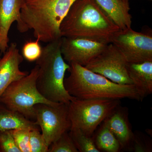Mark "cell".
<instances>
[{
    "label": "cell",
    "mask_w": 152,
    "mask_h": 152,
    "mask_svg": "<svg viewBox=\"0 0 152 152\" xmlns=\"http://www.w3.org/2000/svg\"><path fill=\"white\" fill-rule=\"evenodd\" d=\"M0 152H21L10 131H0Z\"/></svg>",
    "instance_id": "603a6c76"
},
{
    "label": "cell",
    "mask_w": 152,
    "mask_h": 152,
    "mask_svg": "<svg viewBox=\"0 0 152 152\" xmlns=\"http://www.w3.org/2000/svg\"><path fill=\"white\" fill-rule=\"evenodd\" d=\"M94 141L100 151L118 152L121 148L119 142L109 129L105 121Z\"/></svg>",
    "instance_id": "e0dca14e"
},
{
    "label": "cell",
    "mask_w": 152,
    "mask_h": 152,
    "mask_svg": "<svg viewBox=\"0 0 152 152\" xmlns=\"http://www.w3.org/2000/svg\"><path fill=\"white\" fill-rule=\"evenodd\" d=\"M61 43V38L42 48V55L36 61L39 68L37 87L48 100L69 104L75 97L69 94L64 85L65 75L70 65L63 58Z\"/></svg>",
    "instance_id": "277c9868"
},
{
    "label": "cell",
    "mask_w": 152,
    "mask_h": 152,
    "mask_svg": "<svg viewBox=\"0 0 152 152\" xmlns=\"http://www.w3.org/2000/svg\"><path fill=\"white\" fill-rule=\"evenodd\" d=\"M76 0H25L21 18L36 39L48 43L61 38L60 27Z\"/></svg>",
    "instance_id": "3957f363"
},
{
    "label": "cell",
    "mask_w": 152,
    "mask_h": 152,
    "mask_svg": "<svg viewBox=\"0 0 152 152\" xmlns=\"http://www.w3.org/2000/svg\"><path fill=\"white\" fill-rule=\"evenodd\" d=\"M61 37H82L106 44L120 29L96 0H76L60 27Z\"/></svg>",
    "instance_id": "6da1fadb"
},
{
    "label": "cell",
    "mask_w": 152,
    "mask_h": 152,
    "mask_svg": "<svg viewBox=\"0 0 152 152\" xmlns=\"http://www.w3.org/2000/svg\"><path fill=\"white\" fill-rule=\"evenodd\" d=\"M127 63L121 52L110 43L85 67L116 83L133 85L127 70Z\"/></svg>",
    "instance_id": "ba28073f"
},
{
    "label": "cell",
    "mask_w": 152,
    "mask_h": 152,
    "mask_svg": "<svg viewBox=\"0 0 152 152\" xmlns=\"http://www.w3.org/2000/svg\"><path fill=\"white\" fill-rule=\"evenodd\" d=\"M116 110L105 121L121 147H124L130 142L133 134L124 115Z\"/></svg>",
    "instance_id": "2e32d148"
},
{
    "label": "cell",
    "mask_w": 152,
    "mask_h": 152,
    "mask_svg": "<svg viewBox=\"0 0 152 152\" xmlns=\"http://www.w3.org/2000/svg\"></svg>",
    "instance_id": "d4e9b609"
},
{
    "label": "cell",
    "mask_w": 152,
    "mask_h": 152,
    "mask_svg": "<svg viewBox=\"0 0 152 152\" xmlns=\"http://www.w3.org/2000/svg\"><path fill=\"white\" fill-rule=\"evenodd\" d=\"M113 44L129 63L152 61V37L132 28L120 30L112 39Z\"/></svg>",
    "instance_id": "9c48e42d"
},
{
    "label": "cell",
    "mask_w": 152,
    "mask_h": 152,
    "mask_svg": "<svg viewBox=\"0 0 152 152\" xmlns=\"http://www.w3.org/2000/svg\"><path fill=\"white\" fill-rule=\"evenodd\" d=\"M25 0H0V54L9 47V33L13 23L16 22L20 33L27 31L21 18V10Z\"/></svg>",
    "instance_id": "8fae6325"
},
{
    "label": "cell",
    "mask_w": 152,
    "mask_h": 152,
    "mask_svg": "<svg viewBox=\"0 0 152 152\" xmlns=\"http://www.w3.org/2000/svg\"><path fill=\"white\" fill-rule=\"evenodd\" d=\"M35 122L41 128L48 146L64 133L70 130L72 124L67 104L59 103L55 105L38 104L34 106Z\"/></svg>",
    "instance_id": "52a82bcc"
},
{
    "label": "cell",
    "mask_w": 152,
    "mask_h": 152,
    "mask_svg": "<svg viewBox=\"0 0 152 152\" xmlns=\"http://www.w3.org/2000/svg\"><path fill=\"white\" fill-rule=\"evenodd\" d=\"M107 44L82 37H61V53L68 64L85 66L102 51Z\"/></svg>",
    "instance_id": "30bf717a"
},
{
    "label": "cell",
    "mask_w": 152,
    "mask_h": 152,
    "mask_svg": "<svg viewBox=\"0 0 152 152\" xmlns=\"http://www.w3.org/2000/svg\"><path fill=\"white\" fill-rule=\"evenodd\" d=\"M121 1H123V2L125 4H126L129 5V1H128L129 0H121Z\"/></svg>",
    "instance_id": "cb8c5ba5"
},
{
    "label": "cell",
    "mask_w": 152,
    "mask_h": 152,
    "mask_svg": "<svg viewBox=\"0 0 152 152\" xmlns=\"http://www.w3.org/2000/svg\"><path fill=\"white\" fill-rule=\"evenodd\" d=\"M39 72V67L36 64L26 76L12 83L1 95L0 103L31 120H35L34 106L37 104H58L48 100L39 92L37 87Z\"/></svg>",
    "instance_id": "5b68a950"
},
{
    "label": "cell",
    "mask_w": 152,
    "mask_h": 152,
    "mask_svg": "<svg viewBox=\"0 0 152 152\" xmlns=\"http://www.w3.org/2000/svg\"><path fill=\"white\" fill-rule=\"evenodd\" d=\"M121 30L131 28L132 16L129 13V5L121 0H96Z\"/></svg>",
    "instance_id": "5bb4252c"
},
{
    "label": "cell",
    "mask_w": 152,
    "mask_h": 152,
    "mask_svg": "<svg viewBox=\"0 0 152 152\" xmlns=\"http://www.w3.org/2000/svg\"><path fill=\"white\" fill-rule=\"evenodd\" d=\"M3 54L0 57V97L12 83L28 74L20 69L24 58L16 43H12Z\"/></svg>",
    "instance_id": "7c38bea8"
},
{
    "label": "cell",
    "mask_w": 152,
    "mask_h": 152,
    "mask_svg": "<svg viewBox=\"0 0 152 152\" xmlns=\"http://www.w3.org/2000/svg\"><path fill=\"white\" fill-rule=\"evenodd\" d=\"M30 147L31 152H48L49 147L39 129L30 132Z\"/></svg>",
    "instance_id": "7402d4cb"
},
{
    "label": "cell",
    "mask_w": 152,
    "mask_h": 152,
    "mask_svg": "<svg viewBox=\"0 0 152 152\" xmlns=\"http://www.w3.org/2000/svg\"><path fill=\"white\" fill-rule=\"evenodd\" d=\"M127 70L141 98L152 93V61L141 63H127Z\"/></svg>",
    "instance_id": "4fadbf2b"
},
{
    "label": "cell",
    "mask_w": 152,
    "mask_h": 152,
    "mask_svg": "<svg viewBox=\"0 0 152 152\" xmlns=\"http://www.w3.org/2000/svg\"><path fill=\"white\" fill-rule=\"evenodd\" d=\"M119 104V100L80 99L75 97L68 104L71 129H80L91 137L98 126L116 110Z\"/></svg>",
    "instance_id": "8992f818"
},
{
    "label": "cell",
    "mask_w": 152,
    "mask_h": 152,
    "mask_svg": "<svg viewBox=\"0 0 152 152\" xmlns=\"http://www.w3.org/2000/svg\"><path fill=\"white\" fill-rule=\"evenodd\" d=\"M79 152L69 132L64 133L49 147L48 152Z\"/></svg>",
    "instance_id": "d6986e66"
},
{
    "label": "cell",
    "mask_w": 152,
    "mask_h": 152,
    "mask_svg": "<svg viewBox=\"0 0 152 152\" xmlns=\"http://www.w3.org/2000/svg\"><path fill=\"white\" fill-rule=\"evenodd\" d=\"M69 131V133L79 152H101L96 147L94 140L85 134L80 129L72 128Z\"/></svg>",
    "instance_id": "ac0fdd59"
},
{
    "label": "cell",
    "mask_w": 152,
    "mask_h": 152,
    "mask_svg": "<svg viewBox=\"0 0 152 152\" xmlns=\"http://www.w3.org/2000/svg\"><path fill=\"white\" fill-rule=\"evenodd\" d=\"M42 52L39 41H28L23 46L22 56L25 59L29 62L36 61L40 58Z\"/></svg>",
    "instance_id": "ffe728a7"
},
{
    "label": "cell",
    "mask_w": 152,
    "mask_h": 152,
    "mask_svg": "<svg viewBox=\"0 0 152 152\" xmlns=\"http://www.w3.org/2000/svg\"><path fill=\"white\" fill-rule=\"evenodd\" d=\"M35 121L27 118L18 112L0 106V131L11 130H32L39 129Z\"/></svg>",
    "instance_id": "9a60e30c"
},
{
    "label": "cell",
    "mask_w": 152,
    "mask_h": 152,
    "mask_svg": "<svg viewBox=\"0 0 152 152\" xmlns=\"http://www.w3.org/2000/svg\"><path fill=\"white\" fill-rule=\"evenodd\" d=\"M69 77L64 79L66 90L72 96L80 99H129L142 101L134 85H121L75 63L69 64Z\"/></svg>",
    "instance_id": "7a4b0ae2"
},
{
    "label": "cell",
    "mask_w": 152,
    "mask_h": 152,
    "mask_svg": "<svg viewBox=\"0 0 152 152\" xmlns=\"http://www.w3.org/2000/svg\"><path fill=\"white\" fill-rule=\"evenodd\" d=\"M9 131L21 152H31L30 147L31 130L20 129Z\"/></svg>",
    "instance_id": "44dd1931"
}]
</instances>
